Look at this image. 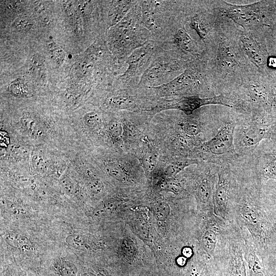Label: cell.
Listing matches in <instances>:
<instances>
[{
	"label": "cell",
	"mask_w": 276,
	"mask_h": 276,
	"mask_svg": "<svg viewBox=\"0 0 276 276\" xmlns=\"http://www.w3.org/2000/svg\"><path fill=\"white\" fill-rule=\"evenodd\" d=\"M267 270L271 275H276V257L269 256L264 259Z\"/></svg>",
	"instance_id": "obj_39"
},
{
	"label": "cell",
	"mask_w": 276,
	"mask_h": 276,
	"mask_svg": "<svg viewBox=\"0 0 276 276\" xmlns=\"http://www.w3.org/2000/svg\"><path fill=\"white\" fill-rule=\"evenodd\" d=\"M87 186L88 190L95 194L100 193L103 189V182L98 178H93L89 180Z\"/></svg>",
	"instance_id": "obj_38"
},
{
	"label": "cell",
	"mask_w": 276,
	"mask_h": 276,
	"mask_svg": "<svg viewBox=\"0 0 276 276\" xmlns=\"http://www.w3.org/2000/svg\"><path fill=\"white\" fill-rule=\"evenodd\" d=\"M243 187L237 186L232 222L248 233L257 252L264 260L276 244V223L265 202L261 180Z\"/></svg>",
	"instance_id": "obj_1"
},
{
	"label": "cell",
	"mask_w": 276,
	"mask_h": 276,
	"mask_svg": "<svg viewBox=\"0 0 276 276\" xmlns=\"http://www.w3.org/2000/svg\"><path fill=\"white\" fill-rule=\"evenodd\" d=\"M244 241V258L247 276H271L264 260L257 252L252 241L244 229L241 231Z\"/></svg>",
	"instance_id": "obj_15"
},
{
	"label": "cell",
	"mask_w": 276,
	"mask_h": 276,
	"mask_svg": "<svg viewBox=\"0 0 276 276\" xmlns=\"http://www.w3.org/2000/svg\"><path fill=\"white\" fill-rule=\"evenodd\" d=\"M121 249L125 260L129 263L135 262L137 257V250L134 242L129 238L123 239L121 244Z\"/></svg>",
	"instance_id": "obj_22"
},
{
	"label": "cell",
	"mask_w": 276,
	"mask_h": 276,
	"mask_svg": "<svg viewBox=\"0 0 276 276\" xmlns=\"http://www.w3.org/2000/svg\"><path fill=\"white\" fill-rule=\"evenodd\" d=\"M265 31H241L239 40L241 47L248 60L258 70L268 73L266 65L270 56L265 37Z\"/></svg>",
	"instance_id": "obj_13"
},
{
	"label": "cell",
	"mask_w": 276,
	"mask_h": 276,
	"mask_svg": "<svg viewBox=\"0 0 276 276\" xmlns=\"http://www.w3.org/2000/svg\"><path fill=\"white\" fill-rule=\"evenodd\" d=\"M133 87L125 88L108 98L107 105L117 110L134 111L139 109L140 101L136 95L131 94Z\"/></svg>",
	"instance_id": "obj_18"
},
{
	"label": "cell",
	"mask_w": 276,
	"mask_h": 276,
	"mask_svg": "<svg viewBox=\"0 0 276 276\" xmlns=\"http://www.w3.org/2000/svg\"><path fill=\"white\" fill-rule=\"evenodd\" d=\"M141 1L111 30V49L118 61L126 65L127 58L136 49L151 40L149 32L141 21Z\"/></svg>",
	"instance_id": "obj_3"
},
{
	"label": "cell",
	"mask_w": 276,
	"mask_h": 276,
	"mask_svg": "<svg viewBox=\"0 0 276 276\" xmlns=\"http://www.w3.org/2000/svg\"><path fill=\"white\" fill-rule=\"evenodd\" d=\"M48 48L53 60L57 64H61L65 57L63 51L54 42L48 43Z\"/></svg>",
	"instance_id": "obj_31"
},
{
	"label": "cell",
	"mask_w": 276,
	"mask_h": 276,
	"mask_svg": "<svg viewBox=\"0 0 276 276\" xmlns=\"http://www.w3.org/2000/svg\"><path fill=\"white\" fill-rule=\"evenodd\" d=\"M153 211L154 216L157 220L164 221L169 215L170 208L167 202L161 201L154 204Z\"/></svg>",
	"instance_id": "obj_27"
},
{
	"label": "cell",
	"mask_w": 276,
	"mask_h": 276,
	"mask_svg": "<svg viewBox=\"0 0 276 276\" xmlns=\"http://www.w3.org/2000/svg\"><path fill=\"white\" fill-rule=\"evenodd\" d=\"M208 75L206 60L202 56L191 61L182 73L168 83L147 88L160 98L198 96L208 88Z\"/></svg>",
	"instance_id": "obj_7"
},
{
	"label": "cell",
	"mask_w": 276,
	"mask_h": 276,
	"mask_svg": "<svg viewBox=\"0 0 276 276\" xmlns=\"http://www.w3.org/2000/svg\"><path fill=\"white\" fill-rule=\"evenodd\" d=\"M217 9L223 17L232 19L244 30H270L276 24L274 1H262L238 5L221 1Z\"/></svg>",
	"instance_id": "obj_5"
},
{
	"label": "cell",
	"mask_w": 276,
	"mask_h": 276,
	"mask_svg": "<svg viewBox=\"0 0 276 276\" xmlns=\"http://www.w3.org/2000/svg\"><path fill=\"white\" fill-rule=\"evenodd\" d=\"M237 183L230 172L222 169L218 174L213 197L214 214L226 223L233 220V203L237 188Z\"/></svg>",
	"instance_id": "obj_12"
},
{
	"label": "cell",
	"mask_w": 276,
	"mask_h": 276,
	"mask_svg": "<svg viewBox=\"0 0 276 276\" xmlns=\"http://www.w3.org/2000/svg\"><path fill=\"white\" fill-rule=\"evenodd\" d=\"M268 206L272 213L275 222L276 223V206L268 205Z\"/></svg>",
	"instance_id": "obj_45"
},
{
	"label": "cell",
	"mask_w": 276,
	"mask_h": 276,
	"mask_svg": "<svg viewBox=\"0 0 276 276\" xmlns=\"http://www.w3.org/2000/svg\"><path fill=\"white\" fill-rule=\"evenodd\" d=\"M9 89L13 95L22 97H30L33 92L31 85L22 79L13 81L10 85Z\"/></svg>",
	"instance_id": "obj_21"
},
{
	"label": "cell",
	"mask_w": 276,
	"mask_h": 276,
	"mask_svg": "<svg viewBox=\"0 0 276 276\" xmlns=\"http://www.w3.org/2000/svg\"><path fill=\"white\" fill-rule=\"evenodd\" d=\"M198 163L199 161L196 159L186 158L178 159L168 165L166 168L164 173L166 176L173 178L186 167L192 165L197 164Z\"/></svg>",
	"instance_id": "obj_20"
},
{
	"label": "cell",
	"mask_w": 276,
	"mask_h": 276,
	"mask_svg": "<svg viewBox=\"0 0 276 276\" xmlns=\"http://www.w3.org/2000/svg\"><path fill=\"white\" fill-rule=\"evenodd\" d=\"M180 126L183 132L189 136H195L201 132L199 124L193 121H187L180 123Z\"/></svg>",
	"instance_id": "obj_29"
},
{
	"label": "cell",
	"mask_w": 276,
	"mask_h": 276,
	"mask_svg": "<svg viewBox=\"0 0 276 276\" xmlns=\"http://www.w3.org/2000/svg\"><path fill=\"white\" fill-rule=\"evenodd\" d=\"M137 2L133 0L112 1L108 12L109 26H115L121 21Z\"/></svg>",
	"instance_id": "obj_19"
},
{
	"label": "cell",
	"mask_w": 276,
	"mask_h": 276,
	"mask_svg": "<svg viewBox=\"0 0 276 276\" xmlns=\"http://www.w3.org/2000/svg\"><path fill=\"white\" fill-rule=\"evenodd\" d=\"M147 276H148V275H147Z\"/></svg>",
	"instance_id": "obj_49"
},
{
	"label": "cell",
	"mask_w": 276,
	"mask_h": 276,
	"mask_svg": "<svg viewBox=\"0 0 276 276\" xmlns=\"http://www.w3.org/2000/svg\"><path fill=\"white\" fill-rule=\"evenodd\" d=\"M218 30L219 32L217 33L215 31L218 36H214V41L216 42V48L214 49L216 51V55L212 62L206 61L207 67L213 66L212 70H214L219 77L222 76L221 78L245 82L258 71L252 72L250 64L251 63L247 61L239 37L235 40L233 37L220 32L219 29Z\"/></svg>",
	"instance_id": "obj_2"
},
{
	"label": "cell",
	"mask_w": 276,
	"mask_h": 276,
	"mask_svg": "<svg viewBox=\"0 0 276 276\" xmlns=\"http://www.w3.org/2000/svg\"><path fill=\"white\" fill-rule=\"evenodd\" d=\"M20 122L24 127L30 132L33 134L39 133L38 124L32 117L24 116L21 118Z\"/></svg>",
	"instance_id": "obj_33"
},
{
	"label": "cell",
	"mask_w": 276,
	"mask_h": 276,
	"mask_svg": "<svg viewBox=\"0 0 276 276\" xmlns=\"http://www.w3.org/2000/svg\"><path fill=\"white\" fill-rule=\"evenodd\" d=\"M176 145L178 148L185 149L188 146V141L183 135H178L175 140Z\"/></svg>",
	"instance_id": "obj_43"
},
{
	"label": "cell",
	"mask_w": 276,
	"mask_h": 276,
	"mask_svg": "<svg viewBox=\"0 0 276 276\" xmlns=\"http://www.w3.org/2000/svg\"><path fill=\"white\" fill-rule=\"evenodd\" d=\"M34 168L39 172H44L47 167V162L44 157L40 154L34 155L32 159Z\"/></svg>",
	"instance_id": "obj_36"
},
{
	"label": "cell",
	"mask_w": 276,
	"mask_h": 276,
	"mask_svg": "<svg viewBox=\"0 0 276 276\" xmlns=\"http://www.w3.org/2000/svg\"><path fill=\"white\" fill-rule=\"evenodd\" d=\"M108 132L112 137H120L123 132L121 123L117 120H112L108 124Z\"/></svg>",
	"instance_id": "obj_37"
},
{
	"label": "cell",
	"mask_w": 276,
	"mask_h": 276,
	"mask_svg": "<svg viewBox=\"0 0 276 276\" xmlns=\"http://www.w3.org/2000/svg\"><path fill=\"white\" fill-rule=\"evenodd\" d=\"M65 241L70 246L77 249H82L86 247L85 238L80 234L70 235L66 238Z\"/></svg>",
	"instance_id": "obj_30"
},
{
	"label": "cell",
	"mask_w": 276,
	"mask_h": 276,
	"mask_svg": "<svg viewBox=\"0 0 276 276\" xmlns=\"http://www.w3.org/2000/svg\"><path fill=\"white\" fill-rule=\"evenodd\" d=\"M81 276H98L97 271L93 272L90 271H88L82 273Z\"/></svg>",
	"instance_id": "obj_44"
},
{
	"label": "cell",
	"mask_w": 276,
	"mask_h": 276,
	"mask_svg": "<svg viewBox=\"0 0 276 276\" xmlns=\"http://www.w3.org/2000/svg\"><path fill=\"white\" fill-rule=\"evenodd\" d=\"M263 148L260 156L259 177L262 181H276V135Z\"/></svg>",
	"instance_id": "obj_16"
},
{
	"label": "cell",
	"mask_w": 276,
	"mask_h": 276,
	"mask_svg": "<svg viewBox=\"0 0 276 276\" xmlns=\"http://www.w3.org/2000/svg\"><path fill=\"white\" fill-rule=\"evenodd\" d=\"M235 127V124L231 122L223 125L211 139L202 145V150L216 156L233 154Z\"/></svg>",
	"instance_id": "obj_14"
},
{
	"label": "cell",
	"mask_w": 276,
	"mask_h": 276,
	"mask_svg": "<svg viewBox=\"0 0 276 276\" xmlns=\"http://www.w3.org/2000/svg\"><path fill=\"white\" fill-rule=\"evenodd\" d=\"M274 7H275V12H276V1H274Z\"/></svg>",
	"instance_id": "obj_47"
},
{
	"label": "cell",
	"mask_w": 276,
	"mask_h": 276,
	"mask_svg": "<svg viewBox=\"0 0 276 276\" xmlns=\"http://www.w3.org/2000/svg\"><path fill=\"white\" fill-rule=\"evenodd\" d=\"M190 62L159 46L137 86L150 87L166 84L182 73Z\"/></svg>",
	"instance_id": "obj_8"
},
{
	"label": "cell",
	"mask_w": 276,
	"mask_h": 276,
	"mask_svg": "<svg viewBox=\"0 0 276 276\" xmlns=\"http://www.w3.org/2000/svg\"><path fill=\"white\" fill-rule=\"evenodd\" d=\"M217 180L214 174L208 173L202 176L197 183L196 196L204 214L214 212L213 197Z\"/></svg>",
	"instance_id": "obj_17"
},
{
	"label": "cell",
	"mask_w": 276,
	"mask_h": 276,
	"mask_svg": "<svg viewBox=\"0 0 276 276\" xmlns=\"http://www.w3.org/2000/svg\"><path fill=\"white\" fill-rule=\"evenodd\" d=\"M107 173L113 178L120 181H124L127 179V173L123 167L119 163L110 162L104 166Z\"/></svg>",
	"instance_id": "obj_23"
},
{
	"label": "cell",
	"mask_w": 276,
	"mask_h": 276,
	"mask_svg": "<svg viewBox=\"0 0 276 276\" xmlns=\"http://www.w3.org/2000/svg\"><path fill=\"white\" fill-rule=\"evenodd\" d=\"M162 186L165 190L175 194H178L182 191L180 182L178 180L174 179L165 181Z\"/></svg>",
	"instance_id": "obj_34"
},
{
	"label": "cell",
	"mask_w": 276,
	"mask_h": 276,
	"mask_svg": "<svg viewBox=\"0 0 276 276\" xmlns=\"http://www.w3.org/2000/svg\"><path fill=\"white\" fill-rule=\"evenodd\" d=\"M210 104L222 105L229 107L234 106L230 99L221 95L205 98L190 96L162 98L158 100L155 105L144 111L150 115H154L164 110L176 109L189 116L200 107Z\"/></svg>",
	"instance_id": "obj_9"
},
{
	"label": "cell",
	"mask_w": 276,
	"mask_h": 276,
	"mask_svg": "<svg viewBox=\"0 0 276 276\" xmlns=\"http://www.w3.org/2000/svg\"><path fill=\"white\" fill-rule=\"evenodd\" d=\"M182 10L177 21L172 27L167 40L159 46L172 51L187 61H191L202 56L197 44L187 31L186 21Z\"/></svg>",
	"instance_id": "obj_11"
},
{
	"label": "cell",
	"mask_w": 276,
	"mask_h": 276,
	"mask_svg": "<svg viewBox=\"0 0 276 276\" xmlns=\"http://www.w3.org/2000/svg\"><path fill=\"white\" fill-rule=\"evenodd\" d=\"M84 124L89 128L97 129L102 124L100 116L95 111H90L85 113L83 117Z\"/></svg>",
	"instance_id": "obj_28"
},
{
	"label": "cell",
	"mask_w": 276,
	"mask_h": 276,
	"mask_svg": "<svg viewBox=\"0 0 276 276\" xmlns=\"http://www.w3.org/2000/svg\"><path fill=\"white\" fill-rule=\"evenodd\" d=\"M6 241L14 247H24L29 243L28 239L25 237H19L18 235L11 234L7 236Z\"/></svg>",
	"instance_id": "obj_35"
},
{
	"label": "cell",
	"mask_w": 276,
	"mask_h": 276,
	"mask_svg": "<svg viewBox=\"0 0 276 276\" xmlns=\"http://www.w3.org/2000/svg\"><path fill=\"white\" fill-rule=\"evenodd\" d=\"M276 257V244L272 248L269 255L268 256Z\"/></svg>",
	"instance_id": "obj_46"
},
{
	"label": "cell",
	"mask_w": 276,
	"mask_h": 276,
	"mask_svg": "<svg viewBox=\"0 0 276 276\" xmlns=\"http://www.w3.org/2000/svg\"><path fill=\"white\" fill-rule=\"evenodd\" d=\"M271 276H276V275H271Z\"/></svg>",
	"instance_id": "obj_48"
},
{
	"label": "cell",
	"mask_w": 276,
	"mask_h": 276,
	"mask_svg": "<svg viewBox=\"0 0 276 276\" xmlns=\"http://www.w3.org/2000/svg\"><path fill=\"white\" fill-rule=\"evenodd\" d=\"M157 153L154 150L146 151L142 157V164L144 169L148 172H152L156 165Z\"/></svg>",
	"instance_id": "obj_26"
},
{
	"label": "cell",
	"mask_w": 276,
	"mask_h": 276,
	"mask_svg": "<svg viewBox=\"0 0 276 276\" xmlns=\"http://www.w3.org/2000/svg\"><path fill=\"white\" fill-rule=\"evenodd\" d=\"M55 269L60 276H77L78 269L72 262L61 260L55 266Z\"/></svg>",
	"instance_id": "obj_24"
},
{
	"label": "cell",
	"mask_w": 276,
	"mask_h": 276,
	"mask_svg": "<svg viewBox=\"0 0 276 276\" xmlns=\"http://www.w3.org/2000/svg\"><path fill=\"white\" fill-rule=\"evenodd\" d=\"M262 186L265 200L269 206H276V181L269 180Z\"/></svg>",
	"instance_id": "obj_25"
},
{
	"label": "cell",
	"mask_w": 276,
	"mask_h": 276,
	"mask_svg": "<svg viewBox=\"0 0 276 276\" xmlns=\"http://www.w3.org/2000/svg\"><path fill=\"white\" fill-rule=\"evenodd\" d=\"M265 37L269 53L276 54V24L266 32Z\"/></svg>",
	"instance_id": "obj_32"
},
{
	"label": "cell",
	"mask_w": 276,
	"mask_h": 276,
	"mask_svg": "<svg viewBox=\"0 0 276 276\" xmlns=\"http://www.w3.org/2000/svg\"><path fill=\"white\" fill-rule=\"evenodd\" d=\"M1 146L3 148H6L9 144L10 139L8 134L5 131L1 130L0 132Z\"/></svg>",
	"instance_id": "obj_42"
},
{
	"label": "cell",
	"mask_w": 276,
	"mask_h": 276,
	"mask_svg": "<svg viewBox=\"0 0 276 276\" xmlns=\"http://www.w3.org/2000/svg\"><path fill=\"white\" fill-rule=\"evenodd\" d=\"M141 21L151 41L160 45L167 39L180 13L182 1H141Z\"/></svg>",
	"instance_id": "obj_6"
},
{
	"label": "cell",
	"mask_w": 276,
	"mask_h": 276,
	"mask_svg": "<svg viewBox=\"0 0 276 276\" xmlns=\"http://www.w3.org/2000/svg\"><path fill=\"white\" fill-rule=\"evenodd\" d=\"M240 228L228 224L223 241L213 258L211 276H247Z\"/></svg>",
	"instance_id": "obj_4"
},
{
	"label": "cell",
	"mask_w": 276,
	"mask_h": 276,
	"mask_svg": "<svg viewBox=\"0 0 276 276\" xmlns=\"http://www.w3.org/2000/svg\"><path fill=\"white\" fill-rule=\"evenodd\" d=\"M61 186L64 191L68 194H72L75 191V186L73 180L68 177H65L61 180Z\"/></svg>",
	"instance_id": "obj_40"
},
{
	"label": "cell",
	"mask_w": 276,
	"mask_h": 276,
	"mask_svg": "<svg viewBox=\"0 0 276 276\" xmlns=\"http://www.w3.org/2000/svg\"><path fill=\"white\" fill-rule=\"evenodd\" d=\"M159 45L149 41L134 50L126 59L125 71L118 77L119 83L124 87L136 86L149 66Z\"/></svg>",
	"instance_id": "obj_10"
},
{
	"label": "cell",
	"mask_w": 276,
	"mask_h": 276,
	"mask_svg": "<svg viewBox=\"0 0 276 276\" xmlns=\"http://www.w3.org/2000/svg\"><path fill=\"white\" fill-rule=\"evenodd\" d=\"M14 27L18 30H27L30 28L31 24L24 18H18L14 22Z\"/></svg>",
	"instance_id": "obj_41"
}]
</instances>
